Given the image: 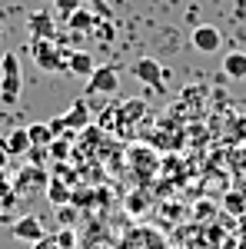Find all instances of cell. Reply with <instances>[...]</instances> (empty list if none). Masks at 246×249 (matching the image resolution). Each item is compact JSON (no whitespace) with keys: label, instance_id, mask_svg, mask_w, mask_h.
Segmentation results:
<instances>
[{"label":"cell","instance_id":"obj_7","mask_svg":"<svg viewBox=\"0 0 246 249\" xmlns=\"http://www.w3.org/2000/svg\"><path fill=\"white\" fill-rule=\"evenodd\" d=\"M27 30H30L34 40H54V34H57V20L50 17L47 10H37V14L27 17Z\"/></svg>","mask_w":246,"mask_h":249},{"label":"cell","instance_id":"obj_11","mask_svg":"<svg viewBox=\"0 0 246 249\" xmlns=\"http://www.w3.org/2000/svg\"><path fill=\"white\" fill-rule=\"evenodd\" d=\"M67 27H70L74 34H87V30H94V27H96L94 10H87V7H76L74 14L67 17Z\"/></svg>","mask_w":246,"mask_h":249},{"label":"cell","instance_id":"obj_23","mask_svg":"<svg viewBox=\"0 0 246 249\" xmlns=\"http://www.w3.org/2000/svg\"><path fill=\"white\" fill-rule=\"evenodd\" d=\"M7 156H10V153H7V146H3V150H0V166L7 163Z\"/></svg>","mask_w":246,"mask_h":249},{"label":"cell","instance_id":"obj_6","mask_svg":"<svg viewBox=\"0 0 246 249\" xmlns=\"http://www.w3.org/2000/svg\"><path fill=\"white\" fill-rule=\"evenodd\" d=\"M189 43H193L200 53H216V50H220V43H223V37H220V30H216L213 23H200V27L193 30Z\"/></svg>","mask_w":246,"mask_h":249},{"label":"cell","instance_id":"obj_19","mask_svg":"<svg viewBox=\"0 0 246 249\" xmlns=\"http://www.w3.org/2000/svg\"><path fill=\"white\" fill-rule=\"evenodd\" d=\"M34 249H63V246L57 243V236H43L40 243H34Z\"/></svg>","mask_w":246,"mask_h":249},{"label":"cell","instance_id":"obj_1","mask_svg":"<svg viewBox=\"0 0 246 249\" xmlns=\"http://www.w3.org/2000/svg\"><path fill=\"white\" fill-rule=\"evenodd\" d=\"M20 90H23V73H20V57L14 50H7L0 57V100L10 107L20 100Z\"/></svg>","mask_w":246,"mask_h":249},{"label":"cell","instance_id":"obj_22","mask_svg":"<svg viewBox=\"0 0 246 249\" xmlns=\"http://www.w3.org/2000/svg\"><path fill=\"white\" fill-rule=\"evenodd\" d=\"M10 223H14V219H10L7 213H0V226H10Z\"/></svg>","mask_w":246,"mask_h":249},{"label":"cell","instance_id":"obj_10","mask_svg":"<svg viewBox=\"0 0 246 249\" xmlns=\"http://www.w3.org/2000/svg\"><path fill=\"white\" fill-rule=\"evenodd\" d=\"M67 70L76 73V77H90V73L96 70V63H94V57H90L87 50H74L70 60H67Z\"/></svg>","mask_w":246,"mask_h":249},{"label":"cell","instance_id":"obj_9","mask_svg":"<svg viewBox=\"0 0 246 249\" xmlns=\"http://www.w3.org/2000/svg\"><path fill=\"white\" fill-rule=\"evenodd\" d=\"M223 73L229 80H246V50H229L223 57Z\"/></svg>","mask_w":246,"mask_h":249},{"label":"cell","instance_id":"obj_20","mask_svg":"<svg viewBox=\"0 0 246 249\" xmlns=\"http://www.w3.org/2000/svg\"><path fill=\"white\" fill-rule=\"evenodd\" d=\"M50 150H54L57 160H63V156H67V143H63V140H54V143H50Z\"/></svg>","mask_w":246,"mask_h":249},{"label":"cell","instance_id":"obj_16","mask_svg":"<svg viewBox=\"0 0 246 249\" xmlns=\"http://www.w3.org/2000/svg\"><path fill=\"white\" fill-rule=\"evenodd\" d=\"M37 179L43 183V173L37 166H27V170L20 173V190H30V186H37Z\"/></svg>","mask_w":246,"mask_h":249},{"label":"cell","instance_id":"obj_12","mask_svg":"<svg viewBox=\"0 0 246 249\" xmlns=\"http://www.w3.org/2000/svg\"><path fill=\"white\" fill-rule=\"evenodd\" d=\"M3 146H7V153H10V156L30 153V146H34V143H30V133H27V126H17L14 133L7 136V143H3Z\"/></svg>","mask_w":246,"mask_h":249},{"label":"cell","instance_id":"obj_5","mask_svg":"<svg viewBox=\"0 0 246 249\" xmlns=\"http://www.w3.org/2000/svg\"><path fill=\"white\" fill-rule=\"evenodd\" d=\"M10 232L17 236L20 243H40V239L47 236L40 216H20V219H14V223H10Z\"/></svg>","mask_w":246,"mask_h":249},{"label":"cell","instance_id":"obj_13","mask_svg":"<svg viewBox=\"0 0 246 249\" xmlns=\"http://www.w3.org/2000/svg\"><path fill=\"white\" fill-rule=\"evenodd\" d=\"M27 133H30V143H34V146H50V143H54V130H50V123H30Z\"/></svg>","mask_w":246,"mask_h":249},{"label":"cell","instance_id":"obj_4","mask_svg":"<svg viewBox=\"0 0 246 249\" xmlns=\"http://www.w3.org/2000/svg\"><path fill=\"white\" fill-rule=\"evenodd\" d=\"M130 70H133V77L140 80V83L163 90V67H160V60H156V57H140Z\"/></svg>","mask_w":246,"mask_h":249},{"label":"cell","instance_id":"obj_24","mask_svg":"<svg viewBox=\"0 0 246 249\" xmlns=\"http://www.w3.org/2000/svg\"><path fill=\"white\" fill-rule=\"evenodd\" d=\"M0 40H3V27H0Z\"/></svg>","mask_w":246,"mask_h":249},{"label":"cell","instance_id":"obj_18","mask_svg":"<svg viewBox=\"0 0 246 249\" xmlns=\"http://www.w3.org/2000/svg\"><path fill=\"white\" fill-rule=\"evenodd\" d=\"M143 110H147V107H143V100H133V103H127V107H123V120H140V116H143Z\"/></svg>","mask_w":246,"mask_h":249},{"label":"cell","instance_id":"obj_15","mask_svg":"<svg viewBox=\"0 0 246 249\" xmlns=\"http://www.w3.org/2000/svg\"><path fill=\"white\" fill-rule=\"evenodd\" d=\"M47 196H50V203L67 206V196H70V193H67V186H63V183H57V179H54V183L47 186Z\"/></svg>","mask_w":246,"mask_h":249},{"label":"cell","instance_id":"obj_14","mask_svg":"<svg viewBox=\"0 0 246 249\" xmlns=\"http://www.w3.org/2000/svg\"><path fill=\"white\" fill-rule=\"evenodd\" d=\"M130 160L136 163V170H143V173L156 166V156H153L147 146H133V150H130Z\"/></svg>","mask_w":246,"mask_h":249},{"label":"cell","instance_id":"obj_17","mask_svg":"<svg viewBox=\"0 0 246 249\" xmlns=\"http://www.w3.org/2000/svg\"><path fill=\"white\" fill-rule=\"evenodd\" d=\"M76 7H83V0H54V10H57L60 17H70Z\"/></svg>","mask_w":246,"mask_h":249},{"label":"cell","instance_id":"obj_2","mask_svg":"<svg viewBox=\"0 0 246 249\" xmlns=\"http://www.w3.org/2000/svg\"><path fill=\"white\" fill-rule=\"evenodd\" d=\"M30 53H34V63H37L43 73H60V70H67V60H70V53H63V47H57L54 40H34Z\"/></svg>","mask_w":246,"mask_h":249},{"label":"cell","instance_id":"obj_3","mask_svg":"<svg viewBox=\"0 0 246 249\" xmlns=\"http://www.w3.org/2000/svg\"><path fill=\"white\" fill-rule=\"evenodd\" d=\"M120 90V73L116 67H96L94 73L87 77V93L90 96H110Z\"/></svg>","mask_w":246,"mask_h":249},{"label":"cell","instance_id":"obj_21","mask_svg":"<svg viewBox=\"0 0 246 249\" xmlns=\"http://www.w3.org/2000/svg\"><path fill=\"white\" fill-rule=\"evenodd\" d=\"M96 7V14H103V17H110V10H107V0H90Z\"/></svg>","mask_w":246,"mask_h":249},{"label":"cell","instance_id":"obj_8","mask_svg":"<svg viewBox=\"0 0 246 249\" xmlns=\"http://www.w3.org/2000/svg\"><path fill=\"white\" fill-rule=\"evenodd\" d=\"M60 123H63V130L70 126V130H80V126H87L90 123V110H87V100H76L74 107L67 110V113L60 116Z\"/></svg>","mask_w":246,"mask_h":249}]
</instances>
